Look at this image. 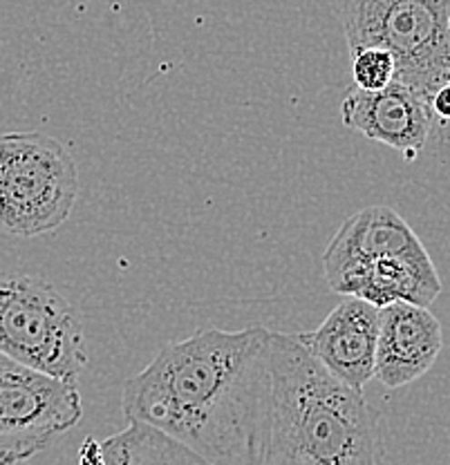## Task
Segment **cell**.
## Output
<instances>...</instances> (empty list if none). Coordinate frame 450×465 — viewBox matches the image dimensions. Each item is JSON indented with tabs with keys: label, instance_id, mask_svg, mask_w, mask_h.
I'll return each instance as SVG.
<instances>
[{
	"label": "cell",
	"instance_id": "1",
	"mask_svg": "<svg viewBox=\"0 0 450 465\" xmlns=\"http://www.w3.org/2000/svg\"><path fill=\"white\" fill-rule=\"evenodd\" d=\"M271 331L202 329L130 376L125 419L159 430L211 465H263L271 411Z\"/></svg>",
	"mask_w": 450,
	"mask_h": 465
},
{
	"label": "cell",
	"instance_id": "2",
	"mask_svg": "<svg viewBox=\"0 0 450 465\" xmlns=\"http://www.w3.org/2000/svg\"><path fill=\"white\" fill-rule=\"evenodd\" d=\"M271 411L263 465H385L363 391L330 374L296 333H271Z\"/></svg>",
	"mask_w": 450,
	"mask_h": 465
},
{
	"label": "cell",
	"instance_id": "3",
	"mask_svg": "<svg viewBox=\"0 0 450 465\" xmlns=\"http://www.w3.org/2000/svg\"><path fill=\"white\" fill-rule=\"evenodd\" d=\"M350 54L381 47L395 58V81L424 96L450 79V0H343Z\"/></svg>",
	"mask_w": 450,
	"mask_h": 465
},
{
	"label": "cell",
	"instance_id": "4",
	"mask_svg": "<svg viewBox=\"0 0 450 465\" xmlns=\"http://www.w3.org/2000/svg\"><path fill=\"white\" fill-rule=\"evenodd\" d=\"M0 353L70 382L88 367L75 307L50 282L18 271H0Z\"/></svg>",
	"mask_w": 450,
	"mask_h": 465
},
{
	"label": "cell",
	"instance_id": "5",
	"mask_svg": "<svg viewBox=\"0 0 450 465\" xmlns=\"http://www.w3.org/2000/svg\"><path fill=\"white\" fill-rule=\"evenodd\" d=\"M79 197V173L59 139L0 134V231L38 237L65 224Z\"/></svg>",
	"mask_w": 450,
	"mask_h": 465
},
{
	"label": "cell",
	"instance_id": "6",
	"mask_svg": "<svg viewBox=\"0 0 450 465\" xmlns=\"http://www.w3.org/2000/svg\"><path fill=\"white\" fill-rule=\"evenodd\" d=\"M84 416L76 382L41 374L0 353V465L32 459Z\"/></svg>",
	"mask_w": 450,
	"mask_h": 465
},
{
	"label": "cell",
	"instance_id": "7",
	"mask_svg": "<svg viewBox=\"0 0 450 465\" xmlns=\"http://www.w3.org/2000/svg\"><path fill=\"white\" fill-rule=\"evenodd\" d=\"M433 108L424 96L392 81L388 87L365 92L352 87L341 105L343 125L370 142L384 143L415 162L433 128Z\"/></svg>",
	"mask_w": 450,
	"mask_h": 465
},
{
	"label": "cell",
	"instance_id": "8",
	"mask_svg": "<svg viewBox=\"0 0 450 465\" xmlns=\"http://www.w3.org/2000/svg\"><path fill=\"white\" fill-rule=\"evenodd\" d=\"M298 342L352 390L375 378L379 309L359 298H345L314 331L296 333Z\"/></svg>",
	"mask_w": 450,
	"mask_h": 465
},
{
	"label": "cell",
	"instance_id": "9",
	"mask_svg": "<svg viewBox=\"0 0 450 465\" xmlns=\"http://www.w3.org/2000/svg\"><path fill=\"white\" fill-rule=\"evenodd\" d=\"M444 347L442 322L428 307L395 302L379 309L375 378L388 390L419 381Z\"/></svg>",
	"mask_w": 450,
	"mask_h": 465
},
{
	"label": "cell",
	"instance_id": "10",
	"mask_svg": "<svg viewBox=\"0 0 450 465\" xmlns=\"http://www.w3.org/2000/svg\"><path fill=\"white\" fill-rule=\"evenodd\" d=\"M379 258L428 260L424 242L395 208L376 203L347 217L323 253L327 282Z\"/></svg>",
	"mask_w": 450,
	"mask_h": 465
},
{
	"label": "cell",
	"instance_id": "11",
	"mask_svg": "<svg viewBox=\"0 0 450 465\" xmlns=\"http://www.w3.org/2000/svg\"><path fill=\"white\" fill-rule=\"evenodd\" d=\"M330 289L345 298H359L384 309L395 302L430 307L442 293V278L433 260L379 258L332 280Z\"/></svg>",
	"mask_w": 450,
	"mask_h": 465
},
{
	"label": "cell",
	"instance_id": "12",
	"mask_svg": "<svg viewBox=\"0 0 450 465\" xmlns=\"http://www.w3.org/2000/svg\"><path fill=\"white\" fill-rule=\"evenodd\" d=\"M108 465H211L186 445L139 420L101 443Z\"/></svg>",
	"mask_w": 450,
	"mask_h": 465
},
{
	"label": "cell",
	"instance_id": "13",
	"mask_svg": "<svg viewBox=\"0 0 450 465\" xmlns=\"http://www.w3.org/2000/svg\"><path fill=\"white\" fill-rule=\"evenodd\" d=\"M395 58L381 47H367L352 56V81L359 90H384L395 81Z\"/></svg>",
	"mask_w": 450,
	"mask_h": 465
},
{
	"label": "cell",
	"instance_id": "14",
	"mask_svg": "<svg viewBox=\"0 0 450 465\" xmlns=\"http://www.w3.org/2000/svg\"><path fill=\"white\" fill-rule=\"evenodd\" d=\"M79 465H108L104 457V450H101V443L96 439H88L81 443L79 448Z\"/></svg>",
	"mask_w": 450,
	"mask_h": 465
},
{
	"label": "cell",
	"instance_id": "15",
	"mask_svg": "<svg viewBox=\"0 0 450 465\" xmlns=\"http://www.w3.org/2000/svg\"><path fill=\"white\" fill-rule=\"evenodd\" d=\"M430 108H433V114L450 121V85L448 84L435 92L433 99H430Z\"/></svg>",
	"mask_w": 450,
	"mask_h": 465
},
{
	"label": "cell",
	"instance_id": "16",
	"mask_svg": "<svg viewBox=\"0 0 450 465\" xmlns=\"http://www.w3.org/2000/svg\"><path fill=\"white\" fill-rule=\"evenodd\" d=\"M448 29H450V18H448Z\"/></svg>",
	"mask_w": 450,
	"mask_h": 465
},
{
	"label": "cell",
	"instance_id": "17",
	"mask_svg": "<svg viewBox=\"0 0 450 465\" xmlns=\"http://www.w3.org/2000/svg\"><path fill=\"white\" fill-rule=\"evenodd\" d=\"M448 85H450V79H448Z\"/></svg>",
	"mask_w": 450,
	"mask_h": 465
}]
</instances>
